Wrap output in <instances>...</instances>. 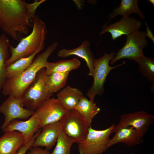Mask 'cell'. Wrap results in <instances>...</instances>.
<instances>
[{
    "label": "cell",
    "instance_id": "cell-24",
    "mask_svg": "<svg viewBox=\"0 0 154 154\" xmlns=\"http://www.w3.org/2000/svg\"><path fill=\"white\" fill-rule=\"evenodd\" d=\"M69 72H54L47 76L46 80L47 92L52 96L64 87L66 84Z\"/></svg>",
    "mask_w": 154,
    "mask_h": 154
},
{
    "label": "cell",
    "instance_id": "cell-20",
    "mask_svg": "<svg viewBox=\"0 0 154 154\" xmlns=\"http://www.w3.org/2000/svg\"><path fill=\"white\" fill-rule=\"evenodd\" d=\"M44 46H41L32 55L20 58L6 68V79L17 77L22 73L31 65L36 56L42 50Z\"/></svg>",
    "mask_w": 154,
    "mask_h": 154
},
{
    "label": "cell",
    "instance_id": "cell-18",
    "mask_svg": "<svg viewBox=\"0 0 154 154\" xmlns=\"http://www.w3.org/2000/svg\"><path fill=\"white\" fill-rule=\"evenodd\" d=\"M139 0H121L119 5L114 9L109 15L107 24L109 21L118 15L128 17L133 13L137 14L144 21L145 16L139 9L138 4Z\"/></svg>",
    "mask_w": 154,
    "mask_h": 154
},
{
    "label": "cell",
    "instance_id": "cell-27",
    "mask_svg": "<svg viewBox=\"0 0 154 154\" xmlns=\"http://www.w3.org/2000/svg\"><path fill=\"white\" fill-rule=\"evenodd\" d=\"M41 130L40 129L34 135L30 141L27 143L23 144L18 151L16 154H26L27 151L32 147L34 141Z\"/></svg>",
    "mask_w": 154,
    "mask_h": 154
},
{
    "label": "cell",
    "instance_id": "cell-21",
    "mask_svg": "<svg viewBox=\"0 0 154 154\" xmlns=\"http://www.w3.org/2000/svg\"><path fill=\"white\" fill-rule=\"evenodd\" d=\"M74 109L79 113L90 126L93 119L100 110L94 101L84 96L79 100Z\"/></svg>",
    "mask_w": 154,
    "mask_h": 154
},
{
    "label": "cell",
    "instance_id": "cell-3",
    "mask_svg": "<svg viewBox=\"0 0 154 154\" xmlns=\"http://www.w3.org/2000/svg\"><path fill=\"white\" fill-rule=\"evenodd\" d=\"M47 31L46 23L38 15L34 19L31 32L22 37L15 47L10 48L11 56L5 63L6 68L17 60L29 56L35 53L41 46H45Z\"/></svg>",
    "mask_w": 154,
    "mask_h": 154
},
{
    "label": "cell",
    "instance_id": "cell-6",
    "mask_svg": "<svg viewBox=\"0 0 154 154\" xmlns=\"http://www.w3.org/2000/svg\"><path fill=\"white\" fill-rule=\"evenodd\" d=\"M47 74L45 68L38 72L33 82L23 94L21 98L24 106L35 111L45 101L52 96L46 89Z\"/></svg>",
    "mask_w": 154,
    "mask_h": 154
},
{
    "label": "cell",
    "instance_id": "cell-7",
    "mask_svg": "<svg viewBox=\"0 0 154 154\" xmlns=\"http://www.w3.org/2000/svg\"><path fill=\"white\" fill-rule=\"evenodd\" d=\"M146 32L138 30L127 35L124 46L116 53L110 64L113 65L118 60L123 58L133 60L144 56L143 49L148 45Z\"/></svg>",
    "mask_w": 154,
    "mask_h": 154
},
{
    "label": "cell",
    "instance_id": "cell-11",
    "mask_svg": "<svg viewBox=\"0 0 154 154\" xmlns=\"http://www.w3.org/2000/svg\"><path fill=\"white\" fill-rule=\"evenodd\" d=\"M21 98L12 95L8 98L0 106V112L5 117L4 121L1 128L3 129L12 121L15 119H25L32 116L35 111L24 108Z\"/></svg>",
    "mask_w": 154,
    "mask_h": 154
},
{
    "label": "cell",
    "instance_id": "cell-23",
    "mask_svg": "<svg viewBox=\"0 0 154 154\" xmlns=\"http://www.w3.org/2000/svg\"><path fill=\"white\" fill-rule=\"evenodd\" d=\"M11 45L7 35L2 33L0 35V90L6 79L5 64L10 57Z\"/></svg>",
    "mask_w": 154,
    "mask_h": 154
},
{
    "label": "cell",
    "instance_id": "cell-30",
    "mask_svg": "<svg viewBox=\"0 0 154 154\" xmlns=\"http://www.w3.org/2000/svg\"><path fill=\"white\" fill-rule=\"evenodd\" d=\"M148 1L149 2L151 3L152 4L154 5V0H149Z\"/></svg>",
    "mask_w": 154,
    "mask_h": 154
},
{
    "label": "cell",
    "instance_id": "cell-29",
    "mask_svg": "<svg viewBox=\"0 0 154 154\" xmlns=\"http://www.w3.org/2000/svg\"><path fill=\"white\" fill-rule=\"evenodd\" d=\"M146 27V35L147 37L149 38L152 40V42L154 43V37L153 36L152 31L150 29L148 26L146 22H145Z\"/></svg>",
    "mask_w": 154,
    "mask_h": 154
},
{
    "label": "cell",
    "instance_id": "cell-10",
    "mask_svg": "<svg viewBox=\"0 0 154 154\" xmlns=\"http://www.w3.org/2000/svg\"><path fill=\"white\" fill-rule=\"evenodd\" d=\"M154 121V116L144 111L123 114L119 122L115 126L113 133L122 127H131L143 137Z\"/></svg>",
    "mask_w": 154,
    "mask_h": 154
},
{
    "label": "cell",
    "instance_id": "cell-14",
    "mask_svg": "<svg viewBox=\"0 0 154 154\" xmlns=\"http://www.w3.org/2000/svg\"><path fill=\"white\" fill-rule=\"evenodd\" d=\"M40 129L39 122L33 114L25 121L19 119L12 121L3 131L4 132L15 131L21 133L24 137L23 144H25L30 141L35 134Z\"/></svg>",
    "mask_w": 154,
    "mask_h": 154
},
{
    "label": "cell",
    "instance_id": "cell-2",
    "mask_svg": "<svg viewBox=\"0 0 154 154\" xmlns=\"http://www.w3.org/2000/svg\"><path fill=\"white\" fill-rule=\"evenodd\" d=\"M58 45L57 42H53L45 50L38 54L30 66L21 74L13 78L6 79L2 89L3 94L21 98L33 81L38 72L45 68L48 58L57 48Z\"/></svg>",
    "mask_w": 154,
    "mask_h": 154
},
{
    "label": "cell",
    "instance_id": "cell-26",
    "mask_svg": "<svg viewBox=\"0 0 154 154\" xmlns=\"http://www.w3.org/2000/svg\"><path fill=\"white\" fill-rule=\"evenodd\" d=\"M74 141L62 130L60 133L55 148L51 154H71V148Z\"/></svg>",
    "mask_w": 154,
    "mask_h": 154
},
{
    "label": "cell",
    "instance_id": "cell-8",
    "mask_svg": "<svg viewBox=\"0 0 154 154\" xmlns=\"http://www.w3.org/2000/svg\"><path fill=\"white\" fill-rule=\"evenodd\" d=\"M62 130L78 144L83 141L90 126L86 121L75 109L68 111L60 121Z\"/></svg>",
    "mask_w": 154,
    "mask_h": 154
},
{
    "label": "cell",
    "instance_id": "cell-25",
    "mask_svg": "<svg viewBox=\"0 0 154 154\" xmlns=\"http://www.w3.org/2000/svg\"><path fill=\"white\" fill-rule=\"evenodd\" d=\"M133 60L138 64L139 69L141 75L153 84L151 89L153 92L154 84V58H148L144 55L134 58Z\"/></svg>",
    "mask_w": 154,
    "mask_h": 154
},
{
    "label": "cell",
    "instance_id": "cell-13",
    "mask_svg": "<svg viewBox=\"0 0 154 154\" xmlns=\"http://www.w3.org/2000/svg\"><path fill=\"white\" fill-rule=\"evenodd\" d=\"M35 139L32 147H43L49 150L56 143L58 137L62 130L60 121L47 124L43 126Z\"/></svg>",
    "mask_w": 154,
    "mask_h": 154
},
{
    "label": "cell",
    "instance_id": "cell-31",
    "mask_svg": "<svg viewBox=\"0 0 154 154\" xmlns=\"http://www.w3.org/2000/svg\"><path fill=\"white\" fill-rule=\"evenodd\" d=\"M129 154H133L132 153H130Z\"/></svg>",
    "mask_w": 154,
    "mask_h": 154
},
{
    "label": "cell",
    "instance_id": "cell-15",
    "mask_svg": "<svg viewBox=\"0 0 154 154\" xmlns=\"http://www.w3.org/2000/svg\"><path fill=\"white\" fill-rule=\"evenodd\" d=\"M57 55L62 58L75 55L83 59L85 61L89 69L88 75L93 76L94 56L91 49L90 43L88 40L84 41L79 46L74 48L61 49L58 51Z\"/></svg>",
    "mask_w": 154,
    "mask_h": 154
},
{
    "label": "cell",
    "instance_id": "cell-28",
    "mask_svg": "<svg viewBox=\"0 0 154 154\" xmlns=\"http://www.w3.org/2000/svg\"><path fill=\"white\" fill-rule=\"evenodd\" d=\"M26 154H51L48 150L43 149L39 147H32Z\"/></svg>",
    "mask_w": 154,
    "mask_h": 154
},
{
    "label": "cell",
    "instance_id": "cell-9",
    "mask_svg": "<svg viewBox=\"0 0 154 154\" xmlns=\"http://www.w3.org/2000/svg\"><path fill=\"white\" fill-rule=\"evenodd\" d=\"M68 111L57 98H50L43 102L34 114L41 129L47 124L60 121Z\"/></svg>",
    "mask_w": 154,
    "mask_h": 154
},
{
    "label": "cell",
    "instance_id": "cell-19",
    "mask_svg": "<svg viewBox=\"0 0 154 154\" xmlns=\"http://www.w3.org/2000/svg\"><path fill=\"white\" fill-rule=\"evenodd\" d=\"M84 96L79 89L69 86H66L57 94V99L67 110L74 109L80 99Z\"/></svg>",
    "mask_w": 154,
    "mask_h": 154
},
{
    "label": "cell",
    "instance_id": "cell-1",
    "mask_svg": "<svg viewBox=\"0 0 154 154\" xmlns=\"http://www.w3.org/2000/svg\"><path fill=\"white\" fill-rule=\"evenodd\" d=\"M45 0L29 3L24 0H0V29L6 35L19 41L33 26L38 8Z\"/></svg>",
    "mask_w": 154,
    "mask_h": 154
},
{
    "label": "cell",
    "instance_id": "cell-16",
    "mask_svg": "<svg viewBox=\"0 0 154 154\" xmlns=\"http://www.w3.org/2000/svg\"><path fill=\"white\" fill-rule=\"evenodd\" d=\"M24 141L23 135L18 131L4 132L0 137V154H16Z\"/></svg>",
    "mask_w": 154,
    "mask_h": 154
},
{
    "label": "cell",
    "instance_id": "cell-12",
    "mask_svg": "<svg viewBox=\"0 0 154 154\" xmlns=\"http://www.w3.org/2000/svg\"><path fill=\"white\" fill-rule=\"evenodd\" d=\"M143 23L133 17H122L118 21L108 25L106 23L103 26L100 36L106 32L109 33L113 40L123 35H130L139 30Z\"/></svg>",
    "mask_w": 154,
    "mask_h": 154
},
{
    "label": "cell",
    "instance_id": "cell-4",
    "mask_svg": "<svg viewBox=\"0 0 154 154\" xmlns=\"http://www.w3.org/2000/svg\"><path fill=\"white\" fill-rule=\"evenodd\" d=\"M116 53L112 51L110 53H105L99 58H94L93 61L94 81L92 86L89 88L87 95L89 99L94 101L96 95L100 96L104 93V86L106 78L112 70L126 63L122 62L115 66L109 65L110 61L113 59Z\"/></svg>",
    "mask_w": 154,
    "mask_h": 154
},
{
    "label": "cell",
    "instance_id": "cell-5",
    "mask_svg": "<svg viewBox=\"0 0 154 154\" xmlns=\"http://www.w3.org/2000/svg\"><path fill=\"white\" fill-rule=\"evenodd\" d=\"M115 126L112 124L100 130L90 127L85 139L78 144L79 154H102L108 148L110 136L113 133Z\"/></svg>",
    "mask_w": 154,
    "mask_h": 154
},
{
    "label": "cell",
    "instance_id": "cell-22",
    "mask_svg": "<svg viewBox=\"0 0 154 154\" xmlns=\"http://www.w3.org/2000/svg\"><path fill=\"white\" fill-rule=\"evenodd\" d=\"M80 61L76 58L60 60L54 62H47L45 68L47 75L54 72H69L78 68L81 65Z\"/></svg>",
    "mask_w": 154,
    "mask_h": 154
},
{
    "label": "cell",
    "instance_id": "cell-17",
    "mask_svg": "<svg viewBox=\"0 0 154 154\" xmlns=\"http://www.w3.org/2000/svg\"><path fill=\"white\" fill-rule=\"evenodd\" d=\"M114 133H115L114 135L109 141L108 148L120 143L129 146H133L139 144L143 141V137L131 127L120 128Z\"/></svg>",
    "mask_w": 154,
    "mask_h": 154
}]
</instances>
